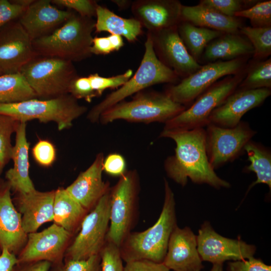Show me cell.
Returning a JSON list of instances; mask_svg holds the SVG:
<instances>
[{"instance_id": "cell-22", "label": "cell", "mask_w": 271, "mask_h": 271, "mask_svg": "<svg viewBox=\"0 0 271 271\" xmlns=\"http://www.w3.org/2000/svg\"><path fill=\"white\" fill-rule=\"evenodd\" d=\"M103 153H99L92 164L78 176L66 190L87 211L92 209L109 190L102 179Z\"/></svg>"}, {"instance_id": "cell-15", "label": "cell", "mask_w": 271, "mask_h": 271, "mask_svg": "<svg viewBox=\"0 0 271 271\" xmlns=\"http://www.w3.org/2000/svg\"><path fill=\"white\" fill-rule=\"evenodd\" d=\"M148 33L158 59L179 78H185L201 67V65L188 51L179 35L177 26Z\"/></svg>"}, {"instance_id": "cell-16", "label": "cell", "mask_w": 271, "mask_h": 271, "mask_svg": "<svg viewBox=\"0 0 271 271\" xmlns=\"http://www.w3.org/2000/svg\"><path fill=\"white\" fill-rule=\"evenodd\" d=\"M32 40L18 20L0 30V73L19 72L37 57Z\"/></svg>"}, {"instance_id": "cell-42", "label": "cell", "mask_w": 271, "mask_h": 271, "mask_svg": "<svg viewBox=\"0 0 271 271\" xmlns=\"http://www.w3.org/2000/svg\"><path fill=\"white\" fill-rule=\"evenodd\" d=\"M52 4L74 10L81 16L92 18L96 15V9L98 4L92 0H52Z\"/></svg>"}, {"instance_id": "cell-52", "label": "cell", "mask_w": 271, "mask_h": 271, "mask_svg": "<svg viewBox=\"0 0 271 271\" xmlns=\"http://www.w3.org/2000/svg\"><path fill=\"white\" fill-rule=\"evenodd\" d=\"M8 184L6 181H5L0 176V191L5 188Z\"/></svg>"}, {"instance_id": "cell-26", "label": "cell", "mask_w": 271, "mask_h": 271, "mask_svg": "<svg viewBox=\"0 0 271 271\" xmlns=\"http://www.w3.org/2000/svg\"><path fill=\"white\" fill-rule=\"evenodd\" d=\"M181 21L223 33H239L243 27L238 18L225 16L216 10L199 4L193 6H182Z\"/></svg>"}, {"instance_id": "cell-29", "label": "cell", "mask_w": 271, "mask_h": 271, "mask_svg": "<svg viewBox=\"0 0 271 271\" xmlns=\"http://www.w3.org/2000/svg\"><path fill=\"white\" fill-rule=\"evenodd\" d=\"M179 35L192 57L198 63L208 44L224 34L181 21L177 25Z\"/></svg>"}, {"instance_id": "cell-54", "label": "cell", "mask_w": 271, "mask_h": 271, "mask_svg": "<svg viewBox=\"0 0 271 271\" xmlns=\"http://www.w3.org/2000/svg\"><path fill=\"white\" fill-rule=\"evenodd\" d=\"M1 74L0 73V75H1Z\"/></svg>"}, {"instance_id": "cell-51", "label": "cell", "mask_w": 271, "mask_h": 271, "mask_svg": "<svg viewBox=\"0 0 271 271\" xmlns=\"http://www.w3.org/2000/svg\"><path fill=\"white\" fill-rule=\"evenodd\" d=\"M210 271H223V263L213 264Z\"/></svg>"}, {"instance_id": "cell-45", "label": "cell", "mask_w": 271, "mask_h": 271, "mask_svg": "<svg viewBox=\"0 0 271 271\" xmlns=\"http://www.w3.org/2000/svg\"><path fill=\"white\" fill-rule=\"evenodd\" d=\"M227 271H271V266L253 257L228 263Z\"/></svg>"}, {"instance_id": "cell-2", "label": "cell", "mask_w": 271, "mask_h": 271, "mask_svg": "<svg viewBox=\"0 0 271 271\" xmlns=\"http://www.w3.org/2000/svg\"><path fill=\"white\" fill-rule=\"evenodd\" d=\"M164 186V204L157 222L145 231L130 232L119 247L125 262L143 259L163 262L171 234L177 226L174 194L166 179Z\"/></svg>"}, {"instance_id": "cell-7", "label": "cell", "mask_w": 271, "mask_h": 271, "mask_svg": "<svg viewBox=\"0 0 271 271\" xmlns=\"http://www.w3.org/2000/svg\"><path fill=\"white\" fill-rule=\"evenodd\" d=\"M20 72L43 99L68 94L71 82L78 76L72 62L51 57L37 56Z\"/></svg>"}, {"instance_id": "cell-23", "label": "cell", "mask_w": 271, "mask_h": 271, "mask_svg": "<svg viewBox=\"0 0 271 271\" xmlns=\"http://www.w3.org/2000/svg\"><path fill=\"white\" fill-rule=\"evenodd\" d=\"M9 184L0 191V245L16 256L26 243L28 234L22 225L21 215L11 197Z\"/></svg>"}, {"instance_id": "cell-31", "label": "cell", "mask_w": 271, "mask_h": 271, "mask_svg": "<svg viewBox=\"0 0 271 271\" xmlns=\"http://www.w3.org/2000/svg\"><path fill=\"white\" fill-rule=\"evenodd\" d=\"M20 72L0 75V103H13L37 98Z\"/></svg>"}, {"instance_id": "cell-13", "label": "cell", "mask_w": 271, "mask_h": 271, "mask_svg": "<svg viewBox=\"0 0 271 271\" xmlns=\"http://www.w3.org/2000/svg\"><path fill=\"white\" fill-rule=\"evenodd\" d=\"M73 234L53 223L41 232L28 234L26 244L17 255L18 262L44 260L52 265L63 261Z\"/></svg>"}, {"instance_id": "cell-9", "label": "cell", "mask_w": 271, "mask_h": 271, "mask_svg": "<svg viewBox=\"0 0 271 271\" xmlns=\"http://www.w3.org/2000/svg\"><path fill=\"white\" fill-rule=\"evenodd\" d=\"M247 67L235 75L226 76L199 96L188 108L165 124L164 129L191 130L206 126L212 111L238 87Z\"/></svg>"}, {"instance_id": "cell-37", "label": "cell", "mask_w": 271, "mask_h": 271, "mask_svg": "<svg viewBox=\"0 0 271 271\" xmlns=\"http://www.w3.org/2000/svg\"><path fill=\"white\" fill-rule=\"evenodd\" d=\"M257 1L252 0H201L199 4L211 8L230 17L254 5Z\"/></svg>"}, {"instance_id": "cell-25", "label": "cell", "mask_w": 271, "mask_h": 271, "mask_svg": "<svg viewBox=\"0 0 271 271\" xmlns=\"http://www.w3.org/2000/svg\"><path fill=\"white\" fill-rule=\"evenodd\" d=\"M249 40L240 32L224 33L206 47L200 60L206 64L217 61H230L253 54Z\"/></svg>"}, {"instance_id": "cell-34", "label": "cell", "mask_w": 271, "mask_h": 271, "mask_svg": "<svg viewBox=\"0 0 271 271\" xmlns=\"http://www.w3.org/2000/svg\"><path fill=\"white\" fill-rule=\"evenodd\" d=\"M20 122L11 116L0 114V176L12 159V136L16 133Z\"/></svg>"}, {"instance_id": "cell-24", "label": "cell", "mask_w": 271, "mask_h": 271, "mask_svg": "<svg viewBox=\"0 0 271 271\" xmlns=\"http://www.w3.org/2000/svg\"><path fill=\"white\" fill-rule=\"evenodd\" d=\"M26 123L20 122L16 131L11 159L13 167L5 174L7 182L16 193H28L35 189L29 173L30 143L26 137Z\"/></svg>"}, {"instance_id": "cell-19", "label": "cell", "mask_w": 271, "mask_h": 271, "mask_svg": "<svg viewBox=\"0 0 271 271\" xmlns=\"http://www.w3.org/2000/svg\"><path fill=\"white\" fill-rule=\"evenodd\" d=\"M163 263L174 271H200L202 260L197 249L196 235L189 227L177 226L172 231Z\"/></svg>"}, {"instance_id": "cell-4", "label": "cell", "mask_w": 271, "mask_h": 271, "mask_svg": "<svg viewBox=\"0 0 271 271\" xmlns=\"http://www.w3.org/2000/svg\"><path fill=\"white\" fill-rule=\"evenodd\" d=\"M145 90L134 94L131 100H122L105 110L98 121L102 124L117 120L165 124L186 108L174 102L164 92Z\"/></svg>"}, {"instance_id": "cell-48", "label": "cell", "mask_w": 271, "mask_h": 271, "mask_svg": "<svg viewBox=\"0 0 271 271\" xmlns=\"http://www.w3.org/2000/svg\"><path fill=\"white\" fill-rule=\"evenodd\" d=\"M51 266L50 262L44 260L18 262L11 271H49Z\"/></svg>"}, {"instance_id": "cell-18", "label": "cell", "mask_w": 271, "mask_h": 271, "mask_svg": "<svg viewBox=\"0 0 271 271\" xmlns=\"http://www.w3.org/2000/svg\"><path fill=\"white\" fill-rule=\"evenodd\" d=\"M182 6L177 0H136L131 9L142 27L154 32L177 26L181 21Z\"/></svg>"}, {"instance_id": "cell-43", "label": "cell", "mask_w": 271, "mask_h": 271, "mask_svg": "<svg viewBox=\"0 0 271 271\" xmlns=\"http://www.w3.org/2000/svg\"><path fill=\"white\" fill-rule=\"evenodd\" d=\"M68 94L77 99H84L88 102H91L92 99L97 97L92 89L89 79L87 77L77 76L71 82Z\"/></svg>"}, {"instance_id": "cell-36", "label": "cell", "mask_w": 271, "mask_h": 271, "mask_svg": "<svg viewBox=\"0 0 271 271\" xmlns=\"http://www.w3.org/2000/svg\"><path fill=\"white\" fill-rule=\"evenodd\" d=\"M132 73L131 69H128L122 74L111 77H102L98 73H93L88 77L92 89L99 96L107 89H117L121 86L132 76Z\"/></svg>"}, {"instance_id": "cell-35", "label": "cell", "mask_w": 271, "mask_h": 271, "mask_svg": "<svg viewBox=\"0 0 271 271\" xmlns=\"http://www.w3.org/2000/svg\"><path fill=\"white\" fill-rule=\"evenodd\" d=\"M236 18L249 20L252 27L271 26V1L257 2L248 9L235 14Z\"/></svg>"}, {"instance_id": "cell-33", "label": "cell", "mask_w": 271, "mask_h": 271, "mask_svg": "<svg viewBox=\"0 0 271 271\" xmlns=\"http://www.w3.org/2000/svg\"><path fill=\"white\" fill-rule=\"evenodd\" d=\"M239 32L250 42L253 48V58L263 60L271 54V26L252 27L243 26Z\"/></svg>"}, {"instance_id": "cell-20", "label": "cell", "mask_w": 271, "mask_h": 271, "mask_svg": "<svg viewBox=\"0 0 271 271\" xmlns=\"http://www.w3.org/2000/svg\"><path fill=\"white\" fill-rule=\"evenodd\" d=\"M73 12L59 9L50 0L34 1L18 20L33 41L60 27Z\"/></svg>"}, {"instance_id": "cell-14", "label": "cell", "mask_w": 271, "mask_h": 271, "mask_svg": "<svg viewBox=\"0 0 271 271\" xmlns=\"http://www.w3.org/2000/svg\"><path fill=\"white\" fill-rule=\"evenodd\" d=\"M197 249L202 261L213 264L223 263L227 260L248 259L256 251V247L240 238L230 239L217 233L208 221L201 226L196 236Z\"/></svg>"}, {"instance_id": "cell-30", "label": "cell", "mask_w": 271, "mask_h": 271, "mask_svg": "<svg viewBox=\"0 0 271 271\" xmlns=\"http://www.w3.org/2000/svg\"><path fill=\"white\" fill-rule=\"evenodd\" d=\"M244 151L247 154L248 166L245 167V172H254L256 180L248 187V191L255 185L258 184L267 185L271 189V153L267 148L260 144L252 140L249 141L245 146Z\"/></svg>"}, {"instance_id": "cell-6", "label": "cell", "mask_w": 271, "mask_h": 271, "mask_svg": "<svg viewBox=\"0 0 271 271\" xmlns=\"http://www.w3.org/2000/svg\"><path fill=\"white\" fill-rule=\"evenodd\" d=\"M87 108L78 103L69 94L53 98H34L13 103H0V114L20 122L37 119L43 123H56L59 130L71 127L73 121L84 114Z\"/></svg>"}, {"instance_id": "cell-8", "label": "cell", "mask_w": 271, "mask_h": 271, "mask_svg": "<svg viewBox=\"0 0 271 271\" xmlns=\"http://www.w3.org/2000/svg\"><path fill=\"white\" fill-rule=\"evenodd\" d=\"M139 188L138 173L130 170L110 189L109 226L106 241L119 247L130 232L136 218Z\"/></svg>"}, {"instance_id": "cell-46", "label": "cell", "mask_w": 271, "mask_h": 271, "mask_svg": "<svg viewBox=\"0 0 271 271\" xmlns=\"http://www.w3.org/2000/svg\"><path fill=\"white\" fill-rule=\"evenodd\" d=\"M103 170L111 176H121L126 172V163L123 157L117 153L109 154L104 159Z\"/></svg>"}, {"instance_id": "cell-53", "label": "cell", "mask_w": 271, "mask_h": 271, "mask_svg": "<svg viewBox=\"0 0 271 271\" xmlns=\"http://www.w3.org/2000/svg\"><path fill=\"white\" fill-rule=\"evenodd\" d=\"M2 249L1 246V245H0V255H1V253H2Z\"/></svg>"}, {"instance_id": "cell-44", "label": "cell", "mask_w": 271, "mask_h": 271, "mask_svg": "<svg viewBox=\"0 0 271 271\" xmlns=\"http://www.w3.org/2000/svg\"><path fill=\"white\" fill-rule=\"evenodd\" d=\"M27 7L16 0H0V30L9 23L18 20Z\"/></svg>"}, {"instance_id": "cell-39", "label": "cell", "mask_w": 271, "mask_h": 271, "mask_svg": "<svg viewBox=\"0 0 271 271\" xmlns=\"http://www.w3.org/2000/svg\"><path fill=\"white\" fill-rule=\"evenodd\" d=\"M99 255L102 271H123V260L118 246L106 241Z\"/></svg>"}, {"instance_id": "cell-1", "label": "cell", "mask_w": 271, "mask_h": 271, "mask_svg": "<svg viewBox=\"0 0 271 271\" xmlns=\"http://www.w3.org/2000/svg\"><path fill=\"white\" fill-rule=\"evenodd\" d=\"M159 137L171 139L175 143V154L166 159L164 168L168 176L176 183L185 186L189 178L195 184H206L216 189L230 187L229 182L216 174L209 163L204 127L163 129Z\"/></svg>"}, {"instance_id": "cell-28", "label": "cell", "mask_w": 271, "mask_h": 271, "mask_svg": "<svg viewBox=\"0 0 271 271\" xmlns=\"http://www.w3.org/2000/svg\"><path fill=\"white\" fill-rule=\"evenodd\" d=\"M87 212L65 188L55 190L53 207L54 223L73 234Z\"/></svg>"}, {"instance_id": "cell-11", "label": "cell", "mask_w": 271, "mask_h": 271, "mask_svg": "<svg viewBox=\"0 0 271 271\" xmlns=\"http://www.w3.org/2000/svg\"><path fill=\"white\" fill-rule=\"evenodd\" d=\"M109 191L83 218L78 234L66 250L64 259H85L99 254L109 226Z\"/></svg>"}, {"instance_id": "cell-40", "label": "cell", "mask_w": 271, "mask_h": 271, "mask_svg": "<svg viewBox=\"0 0 271 271\" xmlns=\"http://www.w3.org/2000/svg\"><path fill=\"white\" fill-rule=\"evenodd\" d=\"M124 45L122 37L117 35L110 34L107 37L93 38L90 48L91 54L107 55L119 50Z\"/></svg>"}, {"instance_id": "cell-17", "label": "cell", "mask_w": 271, "mask_h": 271, "mask_svg": "<svg viewBox=\"0 0 271 271\" xmlns=\"http://www.w3.org/2000/svg\"><path fill=\"white\" fill-rule=\"evenodd\" d=\"M270 94V88H237L212 111L209 117L208 123L223 127H233L241 121L245 113L260 106Z\"/></svg>"}, {"instance_id": "cell-32", "label": "cell", "mask_w": 271, "mask_h": 271, "mask_svg": "<svg viewBox=\"0 0 271 271\" xmlns=\"http://www.w3.org/2000/svg\"><path fill=\"white\" fill-rule=\"evenodd\" d=\"M271 87V59L256 61L247 66L246 73L237 88L256 89Z\"/></svg>"}, {"instance_id": "cell-38", "label": "cell", "mask_w": 271, "mask_h": 271, "mask_svg": "<svg viewBox=\"0 0 271 271\" xmlns=\"http://www.w3.org/2000/svg\"><path fill=\"white\" fill-rule=\"evenodd\" d=\"M51 266V271H102L99 254L85 259H64L61 263Z\"/></svg>"}, {"instance_id": "cell-41", "label": "cell", "mask_w": 271, "mask_h": 271, "mask_svg": "<svg viewBox=\"0 0 271 271\" xmlns=\"http://www.w3.org/2000/svg\"><path fill=\"white\" fill-rule=\"evenodd\" d=\"M32 155L36 162L41 166H51L56 159V150L53 144L47 140H39L32 148Z\"/></svg>"}, {"instance_id": "cell-21", "label": "cell", "mask_w": 271, "mask_h": 271, "mask_svg": "<svg viewBox=\"0 0 271 271\" xmlns=\"http://www.w3.org/2000/svg\"><path fill=\"white\" fill-rule=\"evenodd\" d=\"M55 190L42 192L36 189L25 193H16L15 206L21 215L22 225L27 234L36 232L46 222L53 221Z\"/></svg>"}, {"instance_id": "cell-50", "label": "cell", "mask_w": 271, "mask_h": 271, "mask_svg": "<svg viewBox=\"0 0 271 271\" xmlns=\"http://www.w3.org/2000/svg\"><path fill=\"white\" fill-rule=\"evenodd\" d=\"M117 5L120 10H125L131 6L132 2L129 0H111Z\"/></svg>"}, {"instance_id": "cell-5", "label": "cell", "mask_w": 271, "mask_h": 271, "mask_svg": "<svg viewBox=\"0 0 271 271\" xmlns=\"http://www.w3.org/2000/svg\"><path fill=\"white\" fill-rule=\"evenodd\" d=\"M145 53L135 74L117 90L108 94L88 112L87 118L91 122L98 121L100 114L105 110L125 98L157 84L178 82L179 77L164 65L154 51L150 34L147 33Z\"/></svg>"}, {"instance_id": "cell-47", "label": "cell", "mask_w": 271, "mask_h": 271, "mask_svg": "<svg viewBox=\"0 0 271 271\" xmlns=\"http://www.w3.org/2000/svg\"><path fill=\"white\" fill-rule=\"evenodd\" d=\"M123 271H170L163 262L143 259L126 262Z\"/></svg>"}, {"instance_id": "cell-3", "label": "cell", "mask_w": 271, "mask_h": 271, "mask_svg": "<svg viewBox=\"0 0 271 271\" xmlns=\"http://www.w3.org/2000/svg\"><path fill=\"white\" fill-rule=\"evenodd\" d=\"M95 21L73 12L60 27L32 41L37 56L56 57L71 62L84 60L92 54V33Z\"/></svg>"}, {"instance_id": "cell-27", "label": "cell", "mask_w": 271, "mask_h": 271, "mask_svg": "<svg viewBox=\"0 0 271 271\" xmlns=\"http://www.w3.org/2000/svg\"><path fill=\"white\" fill-rule=\"evenodd\" d=\"M96 33L107 32L135 42L143 33L142 26L135 18L126 19L116 15L108 8L98 5L96 9Z\"/></svg>"}, {"instance_id": "cell-12", "label": "cell", "mask_w": 271, "mask_h": 271, "mask_svg": "<svg viewBox=\"0 0 271 271\" xmlns=\"http://www.w3.org/2000/svg\"><path fill=\"white\" fill-rule=\"evenodd\" d=\"M206 126V153L214 170L237 158L256 133L248 123L242 121L231 128L212 123Z\"/></svg>"}, {"instance_id": "cell-10", "label": "cell", "mask_w": 271, "mask_h": 271, "mask_svg": "<svg viewBox=\"0 0 271 271\" xmlns=\"http://www.w3.org/2000/svg\"><path fill=\"white\" fill-rule=\"evenodd\" d=\"M248 58L244 57L230 61H217L201 65L179 82L169 85L164 92L174 102L186 107L220 78L244 70Z\"/></svg>"}, {"instance_id": "cell-49", "label": "cell", "mask_w": 271, "mask_h": 271, "mask_svg": "<svg viewBox=\"0 0 271 271\" xmlns=\"http://www.w3.org/2000/svg\"><path fill=\"white\" fill-rule=\"evenodd\" d=\"M18 262L17 257L15 254L5 247L2 248L0 255V271H11Z\"/></svg>"}]
</instances>
